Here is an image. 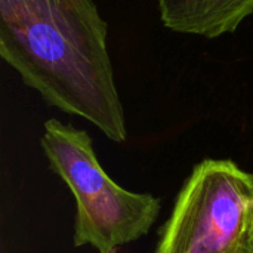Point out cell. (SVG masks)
I'll use <instances>...</instances> for the list:
<instances>
[{
    "instance_id": "cell-4",
    "label": "cell",
    "mask_w": 253,
    "mask_h": 253,
    "mask_svg": "<svg viewBox=\"0 0 253 253\" xmlns=\"http://www.w3.org/2000/svg\"><path fill=\"white\" fill-rule=\"evenodd\" d=\"M163 25L175 33L216 39L253 15V0H159Z\"/></svg>"
},
{
    "instance_id": "cell-3",
    "label": "cell",
    "mask_w": 253,
    "mask_h": 253,
    "mask_svg": "<svg viewBox=\"0 0 253 253\" xmlns=\"http://www.w3.org/2000/svg\"><path fill=\"white\" fill-rule=\"evenodd\" d=\"M253 239V173L208 159L185 181L154 253H243Z\"/></svg>"
},
{
    "instance_id": "cell-2",
    "label": "cell",
    "mask_w": 253,
    "mask_h": 253,
    "mask_svg": "<svg viewBox=\"0 0 253 253\" xmlns=\"http://www.w3.org/2000/svg\"><path fill=\"white\" fill-rule=\"evenodd\" d=\"M40 139L50 169L67 184L76 200L74 246L116 253L145 236L160 212V200L132 193L101 168L86 130L56 119L44 122Z\"/></svg>"
},
{
    "instance_id": "cell-1",
    "label": "cell",
    "mask_w": 253,
    "mask_h": 253,
    "mask_svg": "<svg viewBox=\"0 0 253 253\" xmlns=\"http://www.w3.org/2000/svg\"><path fill=\"white\" fill-rule=\"evenodd\" d=\"M108 25L93 0H0V56L52 107L127 138L108 53Z\"/></svg>"
},
{
    "instance_id": "cell-5",
    "label": "cell",
    "mask_w": 253,
    "mask_h": 253,
    "mask_svg": "<svg viewBox=\"0 0 253 253\" xmlns=\"http://www.w3.org/2000/svg\"><path fill=\"white\" fill-rule=\"evenodd\" d=\"M243 253H253V239H252V242L248 245V248L245 249V252Z\"/></svg>"
}]
</instances>
